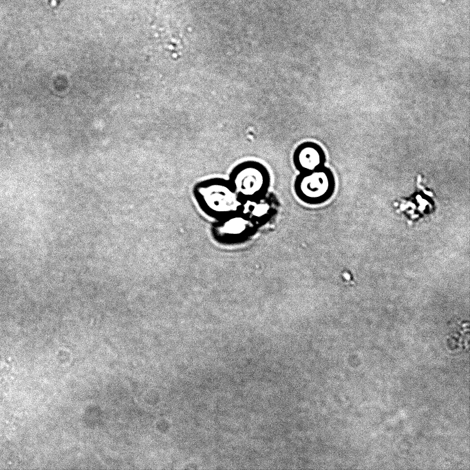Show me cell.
<instances>
[{
	"label": "cell",
	"instance_id": "cell-1",
	"mask_svg": "<svg viewBox=\"0 0 470 470\" xmlns=\"http://www.w3.org/2000/svg\"><path fill=\"white\" fill-rule=\"evenodd\" d=\"M193 195L202 211L214 220L240 211L242 204L229 180L220 177L197 182Z\"/></svg>",
	"mask_w": 470,
	"mask_h": 470
},
{
	"label": "cell",
	"instance_id": "cell-2",
	"mask_svg": "<svg viewBox=\"0 0 470 470\" xmlns=\"http://www.w3.org/2000/svg\"><path fill=\"white\" fill-rule=\"evenodd\" d=\"M228 180L242 201L267 195L271 182L267 167L255 160H246L235 165Z\"/></svg>",
	"mask_w": 470,
	"mask_h": 470
},
{
	"label": "cell",
	"instance_id": "cell-3",
	"mask_svg": "<svg viewBox=\"0 0 470 470\" xmlns=\"http://www.w3.org/2000/svg\"><path fill=\"white\" fill-rule=\"evenodd\" d=\"M258 227L241 211L215 220L211 226V235L222 245L234 246L250 240Z\"/></svg>",
	"mask_w": 470,
	"mask_h": 470
},
{
	"label": "cell",
	"instance_id": "cell-4",
	"mask_svg": "<svg viewBox=\"0 0 470 470\" xmlns=\"http://www.w3.org/2000/svg\"><path fill=\"white\" fill-rule=\"evenodd\" d=\"M332 179V173L325 167L312 171L299 173L294 181V192L297 198L304 203L320 202L328 196Z\"/></svg>",
	"mask_w": 470,
	"mask_h": 470
},
{
	"label": "cell",
	"instance_id": "cell-5",
	"mask_svg": "<svg viewBox=\"0 0 470 470\" xmlns=\"http://www.w3.org/2000/svg\"><path fill=\"white\" fill-rule=\"evenodd\" d=\"M325 154L317 143L306 141L300 143L292 153V163L299 173L312 171L324 167Z\"/></svg>",
	"mask_w": 470,
	"mask_h": 470
},
{
	"label": "cell",
	"instance_id": "cell-6",
	"mask_svg": "<svg viewBox=\"0 0 470 470\" xmlns=\"http://www.w3.org/2000/svg\"><path fill=\"white\" fill-rule=\"evenodd\" d=\"M240 211L258 228L269 222L277 212V206L267 195L242 201Z\"/></svg>",
	"mask_w": 470,
	"mask_h": 470
}]
</instances>
